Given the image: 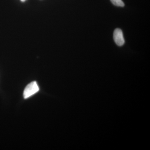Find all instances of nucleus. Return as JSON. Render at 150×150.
I'll list each match as a JSON object with an SVG mask.
<instances>
[{"label": "nucleus", "mask_w": 150, "mask_h": 150, "mask_svg": "<svg viewBox=\"0 0 150 150\" xmlns=\"http://www.w3.org/2000/svg\"><path fill=\"white\" fill-rule=\"evenodd\" d=\"M39 87L36 81H33L28 84L25 88L23 92V97L25 99L35 94L39 91Z\"/></svg>", "instance_id": "1"}, {"label": "nucleus", "mask_w": 150, "mask_h": 150, "mask_svg": "<svg viewBox=\"0 0 150 150\" xmlns=\"http://www.w3.org/2000/svg\"><path fill=\"white\" fill-rule=\"evenodd\" d=\"M113 39L115 43L118 46H122L125 43L123 32L119 28H117L114 30L113 33Z\"/></svg>", "instance_id": "2"}, {"label": "nucleus", "mask_w": 150, "mask_h": 150, "mask_svg": "<svg viewBox=\"0 0 150 150\" xmlns=\"http://www.w3.org/2000/svg\"><path fill=\"white\" fill-rule=\"evenodd\" d=\"M110 1L113 5L117 6L123 7L124 6V3L122 0H110Z\"/></svg>", "instance_id": "3"}, {"label": "nucleus", "mask_w": 150, "mask_h": 150, "mask_svg": "<svg viewBox=\"0 0 150 150\" xmlns=\"http://www.w3.org/2000/svg\"><path fill=\"white\" fill-rule=\"evenodd\" d=\"M21 1L22 2H24L26 0H21Z\"/></svg>", "instance_id": "4"}]
</instances>
